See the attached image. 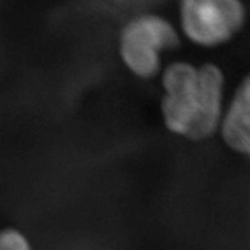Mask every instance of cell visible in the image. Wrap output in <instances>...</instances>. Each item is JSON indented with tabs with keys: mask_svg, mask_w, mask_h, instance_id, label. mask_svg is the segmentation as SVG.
<instances>
[{
	"mask_svg": "<svg viewBox=\"0 0 250 250\" xmlns=\"http://www.w3.org/2000/svg\"><path fill=\"white\" fill-rule=\"evenodd\" d=\"M0 250H34V246L21 229L6 227L0 229Z\"/></svg>",
	"mask_w": 250,
	"mask_h": 250,
	"instance_id": "5",
	"label": "cell"
},
{
	"mask_svg": "<svg viewBox=\"0 0 250 250\" xmlns=\"http://www.w3.org/2000/svg\"><path fill=\"white\" fill-rule=\"evenodd\" d=\"M161 86V118L171 134L199 142L218 132L225 78L217 65L172 62L163 71Z\"/></svg>",
	"mask_w": 250,
	"mask_h": 250,
	"instance_id": "1",
	"label": "cell"
},
{
	"mask_svg": "<svg viewBox=\"0 0 250 250\" xmlns=\"http://www.w3.org/2000/svg\"><path fill=\"white\" fill-rule=\"evenodd\" d=\"M218 132L229 149L250 157V72L239 83L224 110Z\"/></svg>",
	"mask_w": 250,
	"mask_h": 250,
	"instance_id": "4",
	"label": "cell"
},
{
	"mask_svg": "<svg viewBox=\"0 0 250 250\" xmlns=\"http://www.w3.org/2000/svg\"><path fill=\"white\" fill-rule=\"evenodd\" d=\"M181 27L196 45L211 47L232 39L245 22L241 0H181Z\"/></svg>",
	"mask_w": 250,
	"mask_h": 250,
	"instance_id": "3",
	"label": "cell"
},
{
	"mask_svg": "<svg viewBox=\"0 0 250 250\" xmlns=\"http://www.w3.org/2000/svg\"><path fill=\"white\" fill-rule=\"evenodd\" d=\"M178 45V34L167 20L142 14L123 28L118 52L128 71L136 78L150 80L160 72L161 54Z\"/></svg>",
	"mask_w": 250,
	"mask_h": 250,
	"instance_id": "2",
	"label": "cell"
}]
</instances>
